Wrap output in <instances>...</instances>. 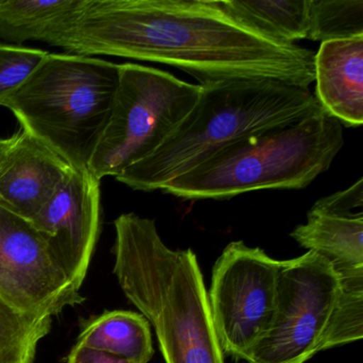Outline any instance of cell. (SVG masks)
<instances>
[{"mask_svg":"<svg viewBox=\"0 0 363 363\" xmlns=\"http://www.w3.org/2000/svg\"><path fill=\"white\" fill-rule=\"evenodd\" d=\"M52 46L172 65L199 84L261 78L308 89L314 82L311 50L259 37L210 0H84Z\"/></svg>","mask_w":363,"mask_h":363,"instance_id":"6da1fadb","label":"cell"},{"mask_svg":"<svg viewBox=\"0 0 363 363\" xmlns=\"http://www.w3.org/2000/svg\"><path fill=\"white\" fill-rule=\"evenodd\" d=\"M114 227V275L155 329L165 363H225L195 252L172 250L154 220L135 213Z\"/></svg>","mask_w":363,"mask_h":363,"instance_id":"7a4b0ae2","label":"cell"},{"mask_svg":"<svg viewBox=\"0 0 363 363\" xmlns=\"http://www.w3.org/2000/svg\"><path fill=\"white\" fill-rule=\"evenodd\" d=\"M188 116L147 158L116 178L152 192L238 140L290 124L322 109L308 89L272 79H224L201 84Z\"/></svg>","mask_w":363,"mask_h":363,"instance_id":"3957f363","label":"cell"},{"mask_svg":"<svg viewBox=\"0 0 363 363\" xmlns=\"http://www.w3.org/2000/svg\"><path fill=\"white\" fill-rule=\"evenodd\" d=\"M343 143L341 123L322 108L224 146L161 190L186 201L299 190L330 167Z\"/></svg>","mask_w":363,"mask_h":363,"instance_id":"277c9868","label":"cell"},{"mask_svg":"<svg viewBox=\"0 0 363 363\" xmlns=\"http://www.w3.org/2000/svg\"><path fill=\"white\" fill-rule=\"evenodd\" d=\"M120 84V65L80 55L48 54L8 97L22 129L65 159L88 169L107 127Z\"/></svg>","mask_w":363,"mask_h":363,"instance_id":"5b68a950","label":"cell"},{"mask_svg":"<svg viewBox=\"0 0 363 363\" xmlns=\"http://www.w3.org/2000/svg\"><path fill=\"white\" fill-rule=\"evenodd\" d=\"M201 92V84L182 82L167 72L121 65L111 116L89 172L101 182L147 158L188 116Z\"/></svg>","mask_w":363,"mask_h":363,"instance_id":"8992f818","label":"cell"},{"mask_svg":"<svg viewBox=\"0 0 363 363\" xmlns=\"http://www.w3.org/2000/svg\"><path fill=\"white\" fill-rule=\"evenodd\" d=\"M340 292L339 274L322 255L279 261L273 320L245 363H305L323 352Z\"/></svg>","mask_w":363,"mask_h":363,"instance_id":"52a82bcc","label":"cell"},{"mask_svg":"<svg viewBox=\"0 0 363 363\" xmlns=\"http://www.w3.org/2000/svg\"><path fill=\"white\" fill-rule=\"evenodd\" d=\"M279 260L259 247L231 242L218 257L208 292L212 320L224 354L245 360L271 326Z\"/></svg>","mask_w":363,"mask_h":363,"instance_id":"ba28073f","label":"cell"},{"mask_svg":"<svg viewBox=\"0 0 363 363\" xmlns=\"http://www.w3.org/2000/svg\"><path fill=\"white\" fill-rule=\"evenodd\" d=\"M0 298L18 309L50 316L84 301L33 223L1 206Z\"/></svg>","mask_w":363,"mask_h":363,"instance_id":"9c48e42d","label":"cell"},{"mask_svg":"<svg viewBox=\"0 0 363 363\" xmlns=\"http://www.w3.org/2000/svg\"><path fill=\"white\" fill-rule=\"evenodd\" d=\"M88 169H72L30 220L59 267L80 291L99 239L101 189Z\"/></svg>","mask_w":363,"mask_h":363,"instance_id":"30bf717a","label":"cell"},{"mask_svg":"<svg viewBox=\"0 0 363 363\" xmlns=\"http://www.w3.org/2000/svg\"><path fill=\"white\" fill-rule=\"evenodd\" d=\"M73 167L24 129L0 138V206L31 220Z\"/></svg>","mask_w":363,"mask_h":363,"instance_id":"8fae6325","label":"cell"},{"mask_svg":"<svg viewBox=\"0 0 363 363\" xmlns=\"http://www.w3.org/2000/svg\"><path fill=\"white\" fill-rule=\"evenodd\" d=\"M363 179L347 190L318 199L308 212L307 223L291 237L318 252L335 269L363 267Z\"/></svg>","mask_w":363,"mask_h":363,"instance_id":"7c38bea8","label":"cell"},{"mask_svg":"<svg viewBox=\"0 0 363 363\" xmlns=\"http://www.w3.org/2000/svg\"><path fill=\"white\" fill-rule=\"evenodd\" d=\"M315 99L341 125L363 123V35L324 42L314 55Z\"/></svg>","mask_w":363,"mask_h":363,"instance_id":"4fadbf2b","label":"cell"},{"mask_svg":"<svg viewBox=\"0 0 363 363\" xmlns=\"http://www.w3.org/2000/svg\"><path fill=\"white\" fill-rule=\"evenodd\" d=\"M242 28L281 45L307 39L309 0H210Z\"/></svg>","mask_w":363,"mask_h":363,"instance_id":"5bb4252c","label":"cell"},{"mask_svg":"<svg viewBox=\"0 0 363 363\" xmlns=\"http://www.w3.org/2000/svg\"><path fill=\"white\" fill-rule=\"evenodd\" d=\"M77 343L127 359L148 363L154 356L148 320L137 312L113 310L84 320Z\"/></svg>","mask_w":363,"mask_h":363,"instance_id":"9a60e30c","label":"cell"},{"mask_svg":"<svg viewBox=\"0 0 363 363\" xmlns=\"http://www.w3.org/2000/svg\"><path fill=\"white\" fill-rule=\"evenodd\" d=\"M84 0H0V39L52 45Z\"/></svg>","mask_w":363,"mask_h":363,"instance_id":"2e32d148","label":"cell"},{"mask_svg":"<svg viewBox=\"0 0 363 363\" xmlns=\"http://www.w3.org/2000/svg\"><path fill=\"white\" fill-rule=\"evenodd\" d=\"M52 316L18 309L0 298V363H33Z\"/></svg>","mask_w":363,"mask_h":363,"instance_id":"e0dca14e","label":"cell"},{"mask_svg":"<svg viewBox=\"0 0 363 363\" xmlns=\"http://www.w3.org/2000/svg\"><path fill=\"white\" fill-rule=\"evenodd\" d=\"M363 35V0H309L307 39L339 41Z\"/></svg>","mask_w":363,"mask_h":363,"instance_id":"ac0fdd59","label":"cell"},{"mask_svg":"<svg viewBox=\"0 0 363 363\" xmlns=\"http://www.w3.org/2000/svg\"><path fill=\"white\" fill-rule=\"evenodd\" d=\"M337 272L341 280V292L323 352L363 337V267Z\"/></svg>","mask_w":363,"mask_h":363,"instance_id":"d6986e66","label":"cell"},{"mask_svg":"<svg viewBox=\"0 0 363 363\" xmlns=\"http://www.w3.org/2000/svg\"><path fill=\"white\" fill-rule=\"evenodd\" d=\"M48 52L0 44V106H4L39 67Z\"/></svg>","mask_w":363,"mask_h":363,"instance_id":"ffe728a7","label":"cell"},{"mask_svg":"<svg viewBox=\"0 0 363 363\" xmlns=\"http://www.w3.org/2000/svg\"><path fill=\"white\" fill-rule=\"evenodd\" d=\"M67 363H133L127 359L97 348L77 343L67 357Z\"/></svg>","mask_w":363,"mask_h":363,"instance_id":"44dd1931","label":"cell"}]
</instances>
